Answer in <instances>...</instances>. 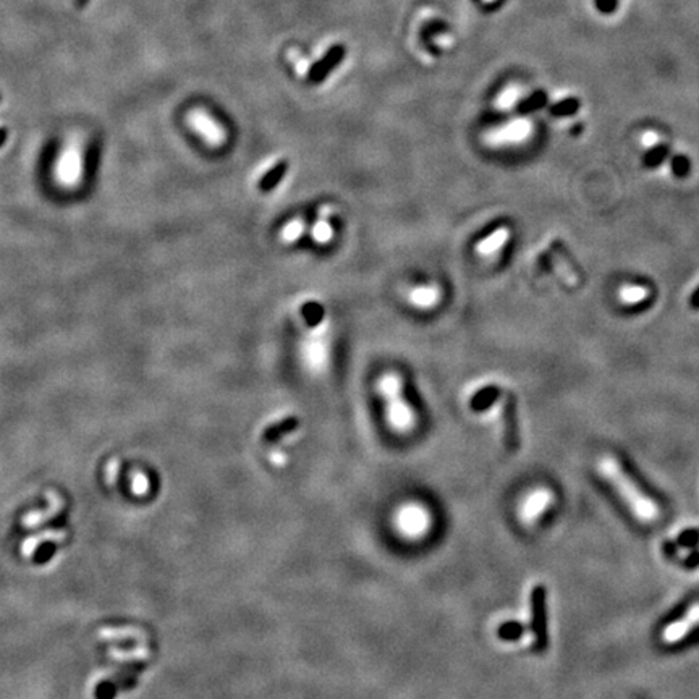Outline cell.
Masks as SVG:
<instances>
[{"label": "cell", "instance_id": "cell-34", "mask_svg": "<svg viewBox=\"0 0 699 699\" xmlns=\"http://www.w3.org/2000/svg\"><path fill=\"white\" fill-rule=\"evenodd\" d=\"M7 136H8L7 128L0 127V147H2L5 145V141H7Z\"/></svg>", "mask_w": 699, "mask_h": 699}, {"label": "cell", "instance_id": "cell-27", "mask_svg": "<svg viewBox=\"0 0 699 699\" xmlns=\"http://www.w3.org/2000/svg\"><path fill=\"white\" fill-rule=\"evenodd\" d=\"M146 477L141 475V473H135V476H133V491L136 492V494H145V491H146Z\"/></svg>", "mask_w": 699, "mask_h": 699}, {"label": "cell", "instance_id": "cell-22", "mask_svg": "<svg viewBox=\"0 0 699 699\" xmlns=\"http://www.w3.org/2000/svg\"><path fill=\"white\" fill-rule=\"evenodd\" d=\"M578 109H579V101L575 99V97H567V99L554 104L551 112L555 117H568L577 114Z\"/></svg>", "mask_w": 699, "mask_h": 699}, {"label": "cell", "instance_id": "cell-17", "mask_svg": "<svg viewBox=\"0 0 699 699\" xmlns=\"http://www.w3.org/2000/svg\"><path fill=\"white\" fill-rule=\"evenodd\" d=\"M306 232V222L303 219H291L284 229L280 230V240L284 243H295Z\"/></svg>", "mask_w": 699, "mask_h": 699}, {"label": "cell", "instance_id": "cell-12", "mask_svg": "<svg viewBox=\"0 0 699 699\" xmlns=\"http://www.w3.org/2000/svg\"><path fill=\"white\" fill-rule=\"evenodd\" d=\"M503 424H505V439L507 444L517 447L518 444V424H517V410L512 395H508L507 402L503 403Z\"/></svg>", "mask_w": 699, "mask_h": 699}, {"label": "cell", "instance_id": "cell-30", "mask_svg": "<svg viewBox=\"0 0 699 699\" xmlns=\"http://www.w3.org/2000/svg\"><path fill=\"white\" fill-rule=\"evenodd\" d=\"M517 99V92L515 91H507L505 94H503L500 97V106L502 107H508V106H512L513 102H515Z\"/></svg>", "mask_w": 699, "mask_h": 699}, {"label": "cell", "instance_id": "cell-29", "mask_svg": "<svg viewBox=\"0 0 699 699\" xmlns=\"http://www.w3.org/2000/svg\"><path fill=\"white\" fill-rule=\"evenodd\" d=\"M117 473H118V461L112 460L109 466H107V481H109V484H114L115 482Z\"/></svg>", "mask_w": 699, "mask_h": 699}, {"label": "cell", "instance_id": "cell-8", "mask_svg": "<svg viewBox=\"0 0 699 699\" xmlns=\"http://www.w3.org/2000/svg\"><path fill=\"white\" fill-rule=\"evenodd\" d=\"M695 625H699V604L693 605L690 612L685 617H682L680 620H677L675 624L667 626L664 631V640L669 642L682 640Z\"/></svg>", "mask_w": 699, "mask_h": 699}, {"label": "cell", "instance_id": "cell-3", "mask_svg": "<svg viewBox=\"0 0 699 699\" xmlns=\"http://www.w3.org/2000/svg\"><path fill=\"white\" fill-rule=\"evenodd\" d=\"M531 630L536 649H546L547 646V593L541 584L531 591Z\"/></svg>", "mask_w": 699, "mask_h": 699}, {"label": "cell", "instance_id": "cell-23", "mask_svg": "<svg viewBox=\"0 0 699 699\" xmlns=\"http://www.w3.org/2000/svg\"><path fill=\"white\" fill-rule=\"evenodd\" d=\"M303 315H305L306 321H308V324H310L311 327L319 326V324L324 319V310H322V306L319 305V303H316V301L306 303L305 308H303Z\"/></svg>", "mask_w": 699, "mask_h": 699}, {"label": "cell", "instance_id": "cell-4", "mask_svg": "<svg viewBox=\"0 0 699 699\" xmlns=\"http://www.w3.org/2000/svg\"><path fill=\"white\" fill-rule=\"evenodd\" d=\"M345 55H347L345 45L343 44L332 45V48L324 54V57L317 60L316 64L311 66L310 71H308V81H310L311 85H319L322 81H326L327 76L340 66L343 59H345Z\"/></svg>", "mask_w": 699, "mask_h": 699}, {"label": "cell", "instance_id": "cell-11", "mask_svg": "<svg viewBox=\"0 0 699 699\" xmlns=\"http://www.w3.org/2000/svg\"><path fill=\"white\" fill-rule=\"evenodd\" d=\"M192 125L196 128V130L201 133V135L209 141V145L219 146L225 141V133L222 128H219L215 123L203 114H193L192 115Z\"/></svg>", "mask_w": 699, "mask_h": 699}, {"label": "cell", "instance_id": "cell-5", "mask_svg": "<svg viewBox=\"0 0 699 699\" xmlns=\"http://www.w3.org/2000/svg\"><path fill=\"white\" fill-rule=\"evenodd\" d=\"M45 496H48L49 507L44 508V510H33L27 513L22 520V524L24 528H36L39 526V524L49 521L50 518H54L57 513H60L62 508H64V500H62L60 496L55 494L54 491H49Z\"/></svg>", "mask_w": 699, "mask_h": 699}, {"label": "cell", "instance_id": "cell-33", "mask_svg": "<svg viewBox=\"0 0 699 699\" xmlns=\"http://www.w3.org/2000/svg\"><path fill=\"white\" fill-rule=\"evenodd\" d=\"M690 303H691L693 308H696V310H699V287L695 290V293H693Z\"/></svg>", "mask_w": 699, "mask_h": 699}, {"label": "cell", "instance_id": "cell-21", "mask_svg": "<svg viewBox=\"0 0 699 699\" xmlns=\"http://www.w3.org/2000/svg\"><path fill=\"white\" fill-rule=\"evenodd\" d=\"M285 172H287V162H282V164H279V166H275L274 168H272V171L261 180L259 187H261L262 192H269V189L274 188L275 185L280 182L282 177H284Z\"/></svg>", "mask_w": 699, "mask_h": 699}, {"label": "cell", "instance_id": "cell-20", "mask_svg": "<svg viewBox=\"0 0 699 699\" xmlns=\"http://www.w3.org/2000/svg\"><path fill=\"white\" fill-rule=\"evenodd\" d=\"M667 156H669V147L665 145H654L651 151H647V154L644 156V166L654 168L657 166H661V164L667 159Z\"/></svg>", "mask_w": 699, "mask_h": 699}, {"label": "cell", "instance_id": "cell-1", "mask_svg": "<svg viewBox=\"0 0 699 699\" xmlns=\"http://www.w3.org/2000/svg\"><path fill=\"white\" fill-rule=\"evenodd\" d=\"M600 471L607 477V481L614 484L615 489L620 492V496L628 502L631 510L640 517V520L654 521L659 517V508H657L656 502L641 491V487L621 468L619 461L610 459V456H605V459L600 460Z\"/></svg>", "mask_w": 699, "mask_h": 699}, {"label": "cell", "instance_id": "cell-24", "mask_svg": "<svg viewBox=\"0 0 699 699\" xmlns=\"http://www.w3.org/2000/svg\"><path fill=\"white\" fill-rule=\"evenodd\" d=\"M523 631L524 628L520 624H517V621H508V624L502 625L500 628H498V636L505 641H515L523 635Z\"/></svg>", "mask_w": 699, "mask_h": 699}, {"label": "cell", "instance_id": "cell-2", "mask_svg": "<svg viewBox=\"0 0 699 699\" xmlns=\"http://www.w3.org/2000/svg\"><path fill=\"white\" fill-rule=\"evenodd\" d=\"M379 392L382 394L385 400V407H387V418L394 429L397 431H410L415 423L413 411L403 400L402 395V379L395 373H385L379 379Z\"/></svg>", "mask_w": 699, "mask_h": 699}, {"label": "cell", "instance_id": "cell-28", "mask_svg": "<svg viewBox=\"0 0 699 699\" xmlns=\"http://www.w3.org/2000/svg\"><path fill=\"white\" fill-rule=\"evenodd\" d=\"M617 7L615 0H598V8L604 13H612Z\"/></svg>", "mask_w": 699, "mask_h": 699}, {"label": "cell", "instance_id": "cell-16", "mask_svg": "<svg viewBox=\"0 0 699 699\" xmlns=\"http://www.w3.org/2000/svg\"><path fill=\"white\" fill-rule=\"evenodd\" d=\"M300 424V421L295 416H287V418L277 421V423L271 424L269 428L264 431V439L266 440H277L280 435H284L290 431L296 429V426Z\"/></svg>", "mask_w": 699, "mask_h": 699}, {"label": "cell", "instance_id": "cell-9", "mask_svg": "<svg viewBox=\"0 0 699 699\" xmlns=\"http://www.w3.org/2000/svg\"><path fill=\"white\" fill-rule=\"evenodd\" d=\"M529 125L526 122H515L505 128H500L487 136L491 145H510V143L521 141L528 136Z\"/></svg>", "mask_w": 699, "mask_h": 699}, {"label": "cell", "instance_id": "cell-6", "mask_svg": "<svg viewBox=\"0 0 699 699\" xmlns=\"http://www.w3.org/2000/svg\"><path fill=\"white\" fill-rule=\"evenodd\" d=\"M65 539L66 531L64 529H44V531L36 533L24 539L22 544V555L24 559H31L44 542H62Z\"/></svg>", "mask_w": 699, "mask_h": 699}, {"label": "cell", "instance_id": "cell-18", "mask_svg": "<svg viewBox=\"0 0 699 699\" xmlns=\"http://www.w3.org/2000/svg\"><path fill=\"white\" fill-rule=\"evenodd\" d=\"M647 295H649L647 289L640 285H626L620 290V300L624 303H628V305H636V303L644 301Z\"/></svg>", "mask_w": 699, "mask_h": 699}, {"label": "cell", "instance_id": "cell-26", "mask_svg": "<svg viewBox=\"0 0 699 699\" xmlns=\"http://www.w3.org/2000/svg\"><path fill=\"white\" fill-rule=\"evenodd\" d=\"M678 544L680 546H696L699 544V529H688L678 536Z\"/></svg>", "mask_w": 699, "mask_h": 699}, {"label": "cell", "instance_id": "cell-10", "mask_svg": "<svg viewBox=\"0 0 699 699\" xmlns=\"http://www.w3.org/2000/svg\"><path fill=\"white\" fill-rule=\"evenodd\" d=\"M333 214L332 206H322L317 214V220L311 227V236L316 243L327 245L333 238V227L331 224V215Z\"/></svg>", "mask_w": 699, "mask_h": 699}, {"label": "cell", "instance_id": "cell-35", "mask_svg": "<svg viewBox=\"0 0 699 699\" xmlns=\"http://www.w3.org/2000/svg\"><path fill=\"white\" fill-rule=\"evenodd\" d=\"M87 3H89V0H73V5H75L76 10H83Z\"/></svg>", "mask_w": 699, "mask_h": 699}, {"label": "cell", "instance_id": "cell-14", "mask_svg": "<svg viewBox=\"0 0 699 699\" xmlns=\"http://www.w3.org/2000/svg\"><path fill=\"white\" fill-rule=\"evenodd\" d=\"M498 395H500V390H498L497 385H486L484 389L477 390L475 397L471 398V408L476 411L487 410L492 403L497 402Z\"/></svg>", "mask_w": 699, "mask_h": 699}, {"label": "cell", "instance_id": "cell-32", "mask_svg": "<svg viewBox=\"0 0 699 699\" xmlns=\"http://www.w3.org/2000/svg\"><path fill=\"white\" fill-rule=\"evenodd\" d=\"M659 143V136L656 135V133H652V131H647L644 136H642V145L644 146H654Z\"/></svg>", "mask_w": 699, "mask_h": 699}, {"label": "cell", "instance_id": "cell-15", "mask_svg": "<svg viewBox=\"0 0 699 699\" xmlns=\"http://www.w3.org/2000/svg\"><path fill=\"white\" fill-rule=\"evenodd\" d=\"M508 235H510V232H508V229L505 227L496 230V232H492L487 238L482 240L481 243H477V251H480L481 254L496 253V251L498 248H502V245L508 240Z\"/></svg>", "mask_w": 699, "mask_h": 699}, {"label": "cell", "instance_id": "cell-19", "mask_svg": "<svg viewBox=\"0 0 699 699\" xmlns=\"http://www.w3.org/2000/svg\"><path fill=\"white\" fill-rule=\"evenodd\" d=\"M547 104V94L544 91H536L533 92L528 99H524L520 104V112L521 114H529V112H534L538 109H541Z\"/></svg>", "mask_w": 699, "mask_h": 699}, {"label": "cell", "instance_id": "cell-7", "mask_svg": "<svg viewBox=\"0 0 699 699\" xmlns=\"http://www.w3.org/2000/svg\"><path fill=\"white\" fill-rule=\"evenodd\" d=\"M551 502H552V494L549 491L539 489L536 492H533V494L528 496V498L523 503V510H521L523 520L526 523L538 520V517L551 505Z\"/></svg>", "mask_w": 699, "mask_h": 699}, {"label": "cell", "instance_id": "cell-36", "mask_svg": "<svg viewBox=\"0 0 699 699\" xmlns=\"http://www.w3.org/2000/svg\"><path fill=\"white\" fill-rule=\"evenodd\" d=\"M0 99H2V96H0Z\"/></svg>", "mask_w": 699, "mask_h": 699}, {"label": "cell", "instance_id": "cell-31", "mask_svg": "<svg viewBox=\"0 0 699 699\" xmlns=\"http://www.w3.org/2000/svg\"><path fill=\"white\" fill-rule=\"evenodd\" d=\"M683 563L686 565V568H696V567H699V552H691L685 559V562H683Z\"/></svg>", "mask_w": 699, "mask_h": 699}, {"label": "cell", "instance_id": "cell-25", "mask_svg": "<svg viewBox=\"0 0 699 699\" xmlns=\"http://www.w3.org/2000/svg\"><path fill=\"white\" fill-rule=\"evenodd\" d=\"M670 167H672V173L678 178L686 177V175L690 173V161H688V157L683 156V154H677V156L672 159Z\"/></svg>", "mask_w": 699, "mask_h": 699}, {"label": "cell", "instance_id": "cell-13", "mask_svg": "<svg viewBox=\"0 0 699 699\" xmlns=\"http://www.w3.org/2000/svg\"><path fill=\"white\" fill-rule=\"evenodd\" d=\"M440 291L434 285H423L411 289L408 293V301L418 308H433L439 301Z\"/></svg>", "mask_w": 699, "mask_h": 699}]
</instances>
